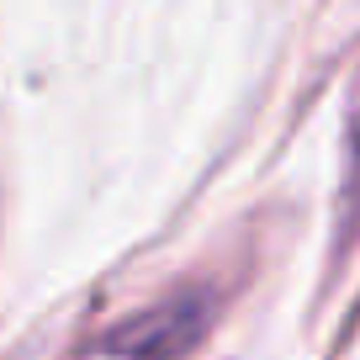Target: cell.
I'll return each mask as SVG.
<instances>
[{
    "label": "cell",
    "instance_id": "6da1fadb",
    "mask_svg": "<svg viewBox=\"0 0 360 360\" xmlns=\"http://www.w3.org/2000/svg\"><path fill=\"white\" fill-rule=\"evenodd\" d=\"M207 318H212V302H207V297L180 292V297H165V302L133 313L127 323L96 334L69 360H180L202 339Z\"/></svg>",
    "mask_w": 360,
    "mask_h": 360
},
{
    "label": "cell",
    "instance_id": "7a4b0ae2",
    "mask_svg": "<svg viewBox=\"0 0 360 360\" xmlns=\"http://www.w3.org/2000/svg\"><path fill=\"white\" fill-rule=\"evenodd\" d=\"M349 217H360V101H355V127H349V191H345Z\"/></svg>",
    "mask_w": 360,
    "mask_h": 360
}]
</instances>
